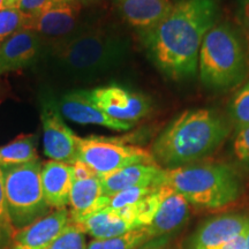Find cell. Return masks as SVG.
<instances>
[{"label":"cell","instance_id":"6da1fadb","mask_svg":"<svg viewBox=\"0 0 249 249\" xmlns=\"http://www.w3.org/2000/svg\"><path fill=\"white\" fill-rule=\"evenodd\" d=\"M214 0H181L160 24L143 31L142 38L154 62L174 80L195 75L204 36L217 18Z\"/></svg>","mask_w":249,"mask_h":249},{"label":"cell","instance_id":"7a4b0ae2","mask_svg":"<svg viewBox=\"0 0 249 249\" xmlns=\"http://www.w3.org/2000/svg\"><path fill=\"white\" fill-rule=\"evenodd\" d=\"M127 52L128 43L120 36L91 28L52 40L43 54L58 75L71 81H91L119 66Z\"/></svg>","mask_w":249,"mask_h":249},{"label":"cell","instance_id":"3957f363","mask_svg":"<svg viewBox=\"0 0 249 249\" xmlns=\"http://www.w3.org/2000/svg\"><path fill=\"white\" fill-rule=\"evenodd\" d=\"M229 134V124L214 111L187 110L160 134L151 154L166 169L191 165L213 154Z\"/></svg>","mask_w":249,"mask_h":249},{"label":"cell","instance_id":"277c9868","mask_svg":"<svg viewBox=\"0 0 249 249\" xmlns=\"http://www.w3.org/2000/svg\"><path fill=\"white\" fill-rule=\"evenodd\" d=\"M157 186H169L189 204L207 209L226 207L241 194L238 173L224 164H191L163 169Z\"/></svg>","mask_w":249,"mask_h":249},{"label":"cell","instance_id":"5b68a950","mask_svg":"<svg viewBox=\"0 0 249 249\" xmlns=\"http://www.w3.org/2000/svg\"><path fill=\"white\" fill-rule=\"evenodd\" d=\"M247 61L241 39L227 23L214 24L202 42L198 74L205 86L216 89L234 87L244 79Z\"/></svg>","mask_w":249,"mask_h":249},{"label":"cell","instance_id":"8992f818","mask_svg":"<svg viewBox=\"0 0 249 249\" xmlns=\"http://www.w3.org/2000/svg\"><path fill=\"white\" fill-rule=\"evenodd\" d=\"M42 165V161L36 160L21 165L1 166L6 208L15 232L51 213L43 193Z\"/></svg>","mask_w":249,"mask_h":249},{"label":"cell","instance_id":"52a82bcc","mask_svg":"<svg viewBox=\"0 0 249 249\" xmlns=\"http://www.w3.org/2000/svg\"><path fill=\"white\" fill-rule=\"evenodd\" d=\"M77 160L91 167L98 178L130 165L157 164L151 152L145 149L98 136L80 138Z\"/></svg>","mask_w":249,"mask_h":249},{"label":"cell","instance_id":"ba28073f","mask_svg":"<svg viewBox=\"0 0 249 249\" xmlns=\"http://www.w3.org/2000/svg\"><path fill=\"white\" fill-rule=\"evenodd\" d=\"M89 98L98 108L114 120L135 124L151 111L150 101L121 86L108 85L87 90Z\"/></svg>","mask_w":249,"mask_h":249},{"label":"cell","instance_id":"9c48e42d","mask_svg":"<svg viewBox=\"0 0 249 249\" xmlns=\"http://www.w3.org/2000/svg\"><path fill=\"white\" fill-rule=\"evenodd\" d=\"M43 148L50 160L73 165L77 160L80 138L65 124L57 108L46 105L42 112Z\"/></svg>","mask_w":249,"mask_h":249},{"label":"cell","instance_id":"30bf717a","mask_svg":"<svg viewBox=\"0 0 249 249\" xmlns=\"http://www.w3.org/2000/svg\"><path fill=\"white\" fill-rule=\"evenodd\" d=\"M81 6L74 2L50 1L36 14L28 17L26 29L34 30L42 38H65L77 30Z\"/></svg>","mask_w":249,"mask_h":249},{"label":"cell","instance_id":"8fae6325","mask_svg":"<svg viewBox=\"0 0 249 249\" xmlns=\"http://www.w3.org/2000/svg\"><path fill=\"white\" fill-rule=\"evenodd\" d=\"M61 117L81 124H97L108 129L124 132L133 128L134 124L114 120L105 114L89 98L87 90H73L65 95L54 104Z\"/></svg>","mask_w":249,"mask_h":249},{"label":"cell","instance_id":"7c38bea8","mask_svg":"<svg viewBox=\"0 0 249 249\" xmlns=\"http://www.w3.org/2000/svg\"><path fill=\"white\" fill-rule=\"evenodd\" d=\"M44 40L30 29H22L0 45V74L35 64L44 52Z\"/></svg>","mask_w":249,"mask_h":249},{"label":"cell","instance_id":"4fadbf2b","mask_svg":"<svg viewBox=\"0 0 249 249\" xmlns=\"http://www.w3.org/2000/svg\"><path fill=\"white\" fill-rule=\"evenodd\" d=\"M249 225L245 214H223L204 222L193 235L191 249H220L236 236L244 234Z\"/></svg>","mask_w":249,"mask_h":249},{"label":"cell","instance_id":"5bb4252c","mask_svg":"<svg viewBox=\"0 0 249 249\" xmlns=\"http://www.w3.org/2000/svg\"><path fill=\"white\" fill-rule=\"evenodd\" d=\"M70 211L59 209L14 233L9 249H45L70 222Z\"/></svg>","mask_w":249,"mask_h":249},{"label":"cell","instance_id":"9a60e30c","mask_svg":"<svg viewBox=\"0 0 249 249\" xmlns=\"http://www.w3.org/2000/svg\"><path fill=\"white\" fill-rule=\"evenodd\" d=\"M121 17L129 26L141 33L160 24L174 4L171 0H117Z\"/></svg>","mask_w":249,"mask_h":249},{"label":"cell","instance_id":"2e32d148","mask_svg":"<svg viewBox=\"0 0 249 249\" xmlns=\"http://www.w3.org/2000/svg\"><path fill=\"white\" fill-rule=\"evenodd\" d=\"M73 182L71 165L55 160H49L42 165L43 193L51 209H66Z\"/></svg>","mask_w":249,"mask_h":249},{"label":"cell","instance_id":"e0dca14e","mask_svg":"<svg viewBox=\"0 0 249 249\" xmlns=\"http://www.w3.org/2000/svg\"><path fill=\"white\" fill-rule=\"evenodd\" d=\"M163 169L158 164H135L99 178L103 194L111 196L132 187L157 186Z\"/></svg>","mask_w":249,"mask_h":249},{"label":"cell","instance_id":"ac0fdd59","mask_svg":"<svg viewBox=\"0 0 249 249\" xmlns=\"http://www.w3.org/2000/svg\"><path fill=\"white\" fill-rule=\"evenodd\" d=\"M188 214L189 203L186 198L167 186L166 194L164 195L148 229L155 239L160 238L181 227Z\"/></svg>","mask_w":249,"mask_h":249},{"label":"cell","instance_id":"d6986e66","mask_svg":"<svg viewBox=\"0 0 249 249\" xmlns=\"http://www.w3.org/2000/svg\"><path fill=\"white\" fill-rule=\"evenodd\" d=\"M71 222H79L90 214L107 208V196L103 194L101 180L97 178L76 180L73 182L70 202Z\"/></svg>","mask_w":249,"mask_h":249},{"label":"cell","instance_id":"ffe728a7","mask_svg":"<svg viewBox=\"0 0 249 249\" xmlns=\"http://www.w3.org/2000/svg\"><path fill=\"white\" fill-rule=\"evenodd\" d=\"M80 226L86 234L93 239H110L124 233L139 229L138 224L130 222L121 216L118 210L105 208L101 211L90 214L79 222H73Z\"/></svg>","mask_w":249,"mask_h":249},{"label":"cell","instance_id":"44dd1931","mask_svg":"<svg viewBox=\"0 0 249 249\" xmlns=\"http://www.w3.org/2000/svg\"><path fill=\"white\" fill-rule=\"evenodd\" d=\"M38 160L35 136L23 135L0 147V166L21 165Z\"/></svg>","mask_w":249,"mask_h":249},{"label":"cell","instance_id":"7402d4cb","mask_svg":"<svg viewBox=\"0 0 249 249\" xmlns=\"http://www.w3.org/2000/svg\"><path fill=\"white\" fill-rule=\"evenodd\" d=\"M155 239L148 226L139 227L110 239H93L86 249H140Z\"/></svg>","mask_w":249,"mask_h":249},{"label":"cell","instance_id":"603a6c76","mask_svg":"<svg viewBox=\"0 0 249 249\" xmlns=\"http://www.w3.org/2000/svg\"><path fill=\"white\" fill-rule=\"evenodd\" d=\"M86 233L70 219L64 230L45 249H86Z\"/></svg>","mask_w":249,"mask_h":249},{"label":"cell","instance_id":"cb8c5ba5","mask_svg":"<svg viewBox=\"0 0 249 249\" xmlns=\"http://www.w3.org/2000/svg\"><path fill=\"white\" fill-rule=\"evenodd\" d=\"M28 15L18 8L0 9V45L18 31L26 29Z\"/></svg>","mask_w":249,"mask_h":249},{"label":"cell","instance_id":"d4e9b609","mask_svg":"<svg viewBox=\"0 0 249 249\" xmlns=\"http://www.w3.org/2000/svg\"><path fill=\"white\" fill-rule=\"evenodd\" d=\"M158 186H148V187H132V188L124 189L117 194L107 196V208L114 210L123 209L136 202L141 201L145 196L154 192Z\"/></svg>","mask_w":249,"mask_h":249},{"label":"cell","instance_id":"484cf974","mask_svg":"<svg viewBox=\"0 0 249 249\" xmlns=\"http://www.w3.org/2000/svg\"><path fill=\"white\" fill-rule=\"evenodd\" d=\"M230 114L238 128L249 126V81L233 97Z\"/></svg>","mask_w":249,"mask_h":249},{"label":"cell","instance_id":"4316f807","mask_svg":"<svg viewBox=\"0 0 249 249\" xmlns=\"http://www.w3.org/2000/svg\"><path fill=\"white\" fill-rule=\"evenodd\" d=\"M233 150L239 160L249 164V126L236 129Z\"/></svg>","mask_w":249,"mask_h":249},{"label":"cell","instance_id":"83f0119b","mask_svg":"<svg viewBox=\"0 0 249 249\" xmlns=\"http://www.w3.org/2000/svg\"><path fill=\"white\" fill-rule=\"evenodd\" d=\"M0 224L12 227L11 220L6 208V197H5V179L4 172H2L1 166H0ZM13 229V227H12ZM14 230V229H13Z\"/></svg>","mask_w":249,"mask_h":249},{"label":"cell","instance_id":"f1b7e54d","mask_svg":"<svg viewBox=\"0 0 249 249\" xmlns=\"http://www.w3.org/2000/svg\"><path fill=\"white\" fill-rule=\"evenodd\" d=\"M73 167V178L74 181L76 180H86V179H91V178H97V174L93 171L91 167H89L88 165L83 163L81 160H76L75 163L71 165Z\"/></svg>","mask_w":249,"mask_h":249},{"label":"cell","instance_id":"f546056e","mask_svg":"<svg viewBox=\"0 0 249 249\" xmlns=\"http://www.w3.org/2000/svg\"><path fill=\"white\" fill-rule=\"evenodd\" d=\"M51 0H20L18 8L28 17L36 14Z\"/></svg>","mask_w":249,"mask_h":249},{"label":"cell","instance_id":"4dcf8cb0","mask_svg":"<svg viewBox=\"0 0 249 249\" xmlns=\"http://www.w3.org/2000/svg\"><path fill=\"white\" fill-rule=\"evenodd\" d=\"M15 231L12 227L0 224V249H9Z\"/></svg>","mask_w":249,"mask_h":249},{"label":"cell","instance_id":"1f68e13d","mask_svg":"<svg viewBox=\"0 0 249 249\" xmlns=\"http://www.w3.org/2000/svg\"><path fill=\"white\" fill-rule=\"evenodd\" d=\"M239 15L249 33V0H239Z\"/></svg>","mask_w":249,"mask_h":249},{"label":"cell","instance_id":"d6a6232c","mask_svg":"<svg viewBox=\"0 0 249 249\" xmlns=\"http://www.w3.org/2000/svg\"><path fill=\"white\" fill-rule=\"evenodd\" d=\"M220 249H245V233L244 234L236 236L232 241L227 242Z\"/></svg>","mask_w":249,"mask_h":249},{"label":"cell","instance_id":"836d02e7","mask_svg":"<svg viewBox=\"0 0 249 249\" xmlns=\"http://www.w3.org/2000/svg\"><path fill=\"white\" fill-rule=\"evenodd\" d=\"M164 242L165 240L163 239V236H160V238L152 239L151 241H149L148 244H145L140 249H161V246L164 245Z\"/></svg>","mask_w":249,"mask_h":249},{"label":"cell","instance_id":"e575fe53","mask_svg":"<svg viewBox=\"0 0 249 249\" xmlns=\"http://www.w3.org/2000/svg\"><path fill=\"white\" fill-rule=\"evenodd\" d=\"M20 0H4V7L2 8H18Z\"/></svg>","mask_w":249,"mask_h":249},{"label":"cell","instance_id":"d590c367","mask_svg":"<svg viewBox=\"0 0 249 249\" xmlns=\"http://www.w3.org/2000/svg\"><path fill=\"white\" fill-rule=\"evenodd\" d=\"M51 1H58V2H74V4H85V2L92 1V0H51Z\"/></svg>","mask_w":249,"mask_h":249},{"label":"cell","instance_id":"8d00e7d4","mask_svg":"<svg viewBox=\"0 0 249 249\" xmlns=\"http://www.w3.org/2000/svg\"><path fill=\"white\" fill-rule=\"evenodd\" d=\"M245 249H249V225L245 231Z\"/></svg>","mask_w":249,"mask_h":249},{"label":"cell","instance_id":"74e56055","mask_svg":"<svg viewBox=\"0 0 249 249\" xmlns=\"http://www.w3.org/2000/svg\"><path fill=\"white\" fill-rule=\"evenodd\" d=\"M4 7V0H0V9H2Z\"/></svg>","mask_w":249,"mask_h":249}]
</instances>
